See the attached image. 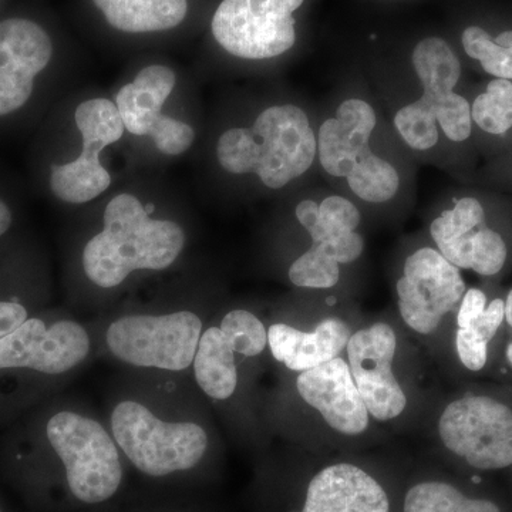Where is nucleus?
Masks as SVG:
<instances>
[{"mask_svg":"<svg viewBox=\"0 0 512 512\" xmlns=\"http://www.w3.org/2000/svg\"><path fill=\"white\" fill-rule=\"evenodd\" d=\"M394 316L365 319L345 357L367 412L387 433L419 431L436 392L427 389L416 343Z\"/></svg>","mask_w":512,"mask_h":512,"instance_id":"obj_1","label":"nucleus"},{"mask_svg":"<svg viewBox=\"0 0 512 512\" xmlns=\"http://www.w3.org/2000/svg\"><path fill=\"white\" fill-rule=\"evenodd\" d=\"M103 224L83 251L84 274L100 288H116L134 271H163L183 252V227L153 220L141 201L127 192L109 202Z\"/></svg>","mask_w":512,"mask_h":512,"instance_id":"obj_2","label":"nucleus"},{"mask_svg":"<svg viewBox=\"0 0 512 512\" xmlns=\"http://www.w3.org/2000/svg\"><path fill=\"white\" fill-rule=\"evenodd\" d=\"M316 151L318 141L308 116L293 104L269 107L252 128H231L217 144L218 161L227 173H254L272 190L305 174Z\"/></svg>","mask_w":512,"mask_h":512,"instance_id":"obj_3","label":"nucleus"},{"mask_svg":"<svg viewBox=\"0 0 512 512\" xmlns=\"http://www.w3.org/2000/svg\"><path fill=\"white\" fill-rule=\"evenodd\" d=\"M419 431L473 470L512 467V406L494 394L436 397Z\"/></svg>","mask_w":512,"mask_h":512,"instance_id":"obj_4","label":"nucleus"},{"mask_svg":"<svg viewBox=\"0 0 512 512\" xmlns=\"http://www.w3.org/2000/svg\"><path fill=\"white\" fill-rule=\"evenodd\" d=\"M293 393L301 407L303 436L319 450H355L387 436L367 412L345 355L293 373Z\"/></svg>","mask_w":512,"mask_h":512,"instance_id":"obj_5","label":"nucleus"},{"mask_svg":"<svg viewBox=\"0 0 512 512\" xmlns=\"http://www.w3.org/2000/svg\"><path fill=\"white\" fill-rule=\"evenodd\" d=\"M461 269L436 247H421L404 261L394 284L397 319L406 332L439 359L458 305L467 291Z\"/></svg>","mask_w":512,"mask_h":512,"instance_id":"obj_6","label":"nucleus"},{"mask_svg":"<svg viewBox=\"0 0 512 512\" xmlns=\"http://www.w3.org/2000/svg\"><path fill=\"white\" fill-rule=\"evenodd\" d=\"M111 430L128 460L151 477L191 470L207 453V431L200 424L168 423L131 400L117 404Z\"/></svg>","mask_w":512,"mask_h":512,"instance_id":"obj_7","label":"nucleus"},{"mask_svg":"<svg viewBox=\"0 0 512 512\" xmlns=\"http://www.w3.org/2000/svg\"><path fill=\"white\" fill-rule=\"evenodd\" d=\"M46 434L77 500L100 504L117 493L123 467L116 444L100 423L82 414L60 412L47 423Z\"/></svg>","mask_w":512,"mask_h":512,"instance_id":"obj_8","label":"nucleus"},{"mask_svg":"<svg viewBox=\"0 0 512 512\" xmlns=\"http://www.w3.org/2000/svg\"><path fill=\"white\" fill-rule=\"evenodd\" d=\"M202 335V320L195 313L124 316L107 330V346L128 365L157 369H187L194 362Z\"/></svg>","mask_w":512,"mask_h":512,"instance_id":"obj_9","label":"nucleus"},{"mask_svg":"<svg viewBox=\"0 0 512 512\" xmlns=\"http://www.w3.org/2000/svg\"><path fill=\"white\" fill-rule=\"evenodd\" d=\"M74 121L82 134V154L69 163L50 164L49 190L67 204H86L110 187L111 175L100 163V153L123 137L124 124L116 103L107 99L83 101Z\"/></svg>","mask_w":512,"mask_h":512,"instance_id":"obj_10","label":"nucleus"},{"mask_svg":"<svg viewBox=\"0 0 512 512\" xmlns=\"http://www.w3.org/2000/svg\"><path fill=\"white\" fill-rule=\"evenodd\" d=\"M55 40L35 18L0 19V124L23 116L55 59Z\"/></svg>","mask_w":512,"mask_h":512,"instance_id":"obj_11","label":"nucleus"},{"mask_svg":"<svg viewBox=\"0 0 512 512\" xmlns=\"http://www.w3.org/2000/svg\"><path fill=\"white\" fill-rule=\"evenodd\" d=\"M301 325L275 322L268 328V349L291 373L303 372L345 355L355 330L366 318L342 308L338 298L326 296L318 313Z\"/></svg>","mask_w":512,"mask_h":512,"instance_id":"obj_12","label":"nucleus"},{"mask_svg":"<svg viewBox=\"0 0 512 512\" xmlns=\"http://www.w3.org/2000/svg\"><path fill=\"white\" fill-rule=\"evenodd\" d=\"M175 83L177 77L170 67L153 64L140 70L136 79L121 87L116 96V106L128 133L153 138L157 150L165 156H181L195 140L190 124L163 114Z\"/></svg>","mask_w":512,"mask_h":512,"instance_id":"obj_13","label":"nucleus"},{"mask_svg":"<svg viewBox=\"0 0 512 512\" xmlns=\"http://www.w3.org/2000/svg\"><path fill=\"white\" fill-rule=\"evenodd\" d=\"M430 237L441 255L458 269L494 276L503 271L508 248L503 235L488 227L481 202L463 198L430 224Z\"/></svg>","mask_w":512,"mask_h":512,"instance_id":"obj_14","label":"nucleus"},{"mask_svg":"<svg viewBox=\"0 0 512 512\" xmlns=\"http://www.w3.org/2000/svg\"><path fill=\"white\" fill-rule=\"evenodd\" d=\"M90 352V339L79 323L60 320L47 326L42 319H26L0 339V370L30 369L62 375L80 365Z\"/></svg>","mask_w":512,"mask_h":512,"instance_id":"obj_15","label":"nucleus"},{"mask_svg":"<svg viewBox=\"0 0 512 512\" xmlns=\"http://www.w3.org/2000/svg\"><path fill=\"white\" fill-rule=\"evenodd\" d=\"M295 512H392V500L369 467L340 457L313 471Z\"/></svg>","mask_w":512,"mask_h":512,"instance_id":"obj_16","label":"nucleus"},{"mask_svg":"<svg viewBox=\"0 0 512 512\" xmlns=\"http://www.w3.org/2000/svg\"><path fill=\"white\" fill-rule=\"evenodd\" d=\"M212 35L222 49L247 60L284 55L296 42V20L254 15L247 0H222L211 22Z\"/></svg>","mask_w":512,"mask_h":512,"instance_id":"obj_17","label":"nucleus"},{"mask_svg":"<svg viewBox=\"0 0 512 512\" xmlns=\"http://www.w3.org/2000/svg\"><path fill=\"white\" fill-rule=\"evenodd\" d=\"M505 301H488L481 289L464 293L451 325V348L458 365L468 373L483 372L490 362L491 343L504 326Z\"/></svg>","mask_w":512,"mask_h":512,"instance_id":"obj_18","label":"nucleus"},{"mask_svg":"<svg viewBox=\"0 0 512 512\" xmlns=\"http://www.w3.org/2000/svg\"><path fill=\"white\" fill-rule=\"evenodd\" d=\"M376 113L366 101H343L335 119L326 120L319 130V160L333 177H348L360 154L369 147L376 128Z\"/></svg>","mask_w":512,"mask_h":512,"instance_id":"obj_19","label":"nucleus"},{"mask_svg":"<svg viewBox=\"0 0 512 512\" xmlns=\"http://www.w3.org/2000/svg\"><path fill=\"white\" fill-rule=\"evenodd\" d=\"M238 356L241 355L220 326L205 330L192 362L202 392L221 402L234 397L239 383Z\"/></svg>","mask_w":512,"mask_h":512,"instance_id":"obj_20","label":"nucleus"},{"mask_svg":"<svg viewBox=\"0 0 512 512\" xmlns=\"http://www.w3.org/2000/svg\"><path fill=\"white\" fill-rule=\"evenodd\" d=\"M110 26L126 33L177 28L188 13V0H93Z\"/></svg>","mask_w":512,"mask_h":512,"instance_id":"obj_21","label":"nucleus"},{"mask_svg":"<svg viewBox=\"0 0 512 512\" xmlns=\"http://www.w3.org/2000/svg\"><path fill=\"white\" fill-rule=\"evenodd\" d=\"M295 217L311 237V247L306 249V254L326 256L342 266L353 264L365 251L362 235L323 218L318 202H299Z\"/></svg>","mask_w":512,"mask_h":512,"instance_id":"obj_22","label":"nucleus"},{"mask_svg":"<svg viewBox=\"0 0 512 512\" xmlns=\"http://www.w3.org/2000/svg\"><path fill=\"white\" fill-rule=\"evenodd\" d=\"M413 66L423 84L424 99L436 101L454 92L461 76V64L450 45L440 37L420 40L414 47Z\"/></svg>","mask_w":512,"mask_h":512,"instance_id":"obj_23","label":"nucleus"},{"mask_svg":"<svg viewBox=\"0 0 512 512\" xmlns=\"http://www.w3.org/2000/svg\"><path fill=\"white\" fill-rule=\"evenodd\" d=\"M402 512H503L494 501L470 497L446 480L417 481L407 488Z\"/></svg>","mask_w":512,"mask_h":512,"instance_id":"obj_24","label":"nucleus"},{"mask_svg":"<svg viewBox=\"0 0 512 512\" xmlns=\"http://www.w3.org/2000/svg\"><path fill=\"white\" fill-rule=\"evenodd\" d=\"M350 190L360 200L370 204H382L392 200L400 187V177L389 161L383 160L370 147L365 148L348 174Z\"/></svg>","mask_w":512,"mask_h":512,"instance_id":"obj_25","label":"nucleus"},{"mask_svg":"<svg viewBox=\"0 0 512 512\" xmlns=\"http://www.w3.org/2000/svg\"><path fill=\"white\" fill-rule=\"evenodd\" d=\"M471 119L478 127L495 136H503L512 127V83L495 79L487 92L480 94L471 109Z\"/></svg>","mask_w":512,"mask_h":512,"instance_id":"obj_26","label":"nucleus"},{"mask_svg":"<svg viewBox=\"0 0 512 512\" xmlns=\"http://www.w3.org/2000/svg\"><path fill=\"white\" fill-rule=\"evenodd\" d=\"M394 127L414 150L426 151L439 141L437 120L429 101L420 97L412 104L402 107L394 116Z\"/></svg>","mask_w":512,"mask_h":512,"instance_id":"obj_27","label":"nucleus"},{"mask_svg":"<svg viewBox=\"0 0 512 512\" xmlns=\"http://www.w3.org/2000/svg\"><path fill=\"white\" fill-rule=\"evenodd\" d=\"M461 42L467 55L478 60L485 72L497 79H512V47L498 46L490 33L478 26L464 30Z\"/></svg>","mask_w":512,"mask_h":512,"instance_id":"obj_28","label":"nucleus"},{"mask_svg":"<svg viewBox=\"0 0 512 512\" xmlns=\"http://www.w3.org/2000/svg\"><path fill=\"white\" fill-rule=\"evenodd\" d=\"M429 103L433 107L437 124H440L441 130L451 141L460 143L470 137L473 119H471L470 104L464 97L453 92Z\"/></svg>","mask_w":512,"mask_h":512,"instance_id":"obj_29","label":"nucleus"},{"mask_svg":"<svg viewBox=\"0 0 512 512\" xmlns=\"http://www.w3.org/2000/svg\"><path fill=\"white\" fill-rule=\"evenodd\" d=\"M319 212L326 220L335 222L340 227L355 229V231L362 222V215L356 205L348 198L339 197V195H332L320 202Z\"/></svg>","mask_w":512,"mask_h":512,"instance_id":"obj_30","label":"nucleus"},{"mask_svg":"<svg viewBox=\"0 0 512 512\" xmlns=\"http://www.w3.org/2000/svg\"><path fill=\"white\" fill-rule=\"evenodd\" d=\"M305 0H247L254 15L271 18H289L303 5Z\"/></svg>","mask_w":512,"mask_h":512,"instance_id":"obj_31","label":"nucleus"},{"mask_svg":"<svg viewBox=\"0 0 512 512\" xmlns=\"http://www.w3.org/2000/svg\"><path fill=\"white\" fill-rule=\"evenodd\" d=\"M28 319V311L18 302L0 301V339L18 329Z\"/></svg>","mask_w":512,"mask_h":512,"instance_id":"obj_32","label":"nucleus"},{"mask_svg":"<svg viewBox=\"0 0 512 512\" xmlns=\"http://www.w3.org/2000/svg\"><path fill=\"white\" fill-rule=\"evenodd\" d=\"M13 220H15V215H13L12 204L8 198L3 197L2 191H0V238L8 234Z\"/></svg>","mask_w":512,"mask_h":512,"instance_id":"obj_33","label":"nucleus"},{"mask_svg":"<svg viewBox=\"0 0 512 512\" xmlns=\"http://www.w3.org/2000/svg\"><path fill=\"white\" fill-rule=\"evenodd\" d=\"M505 301V311H504V323L511 329L512 333V289L508 292L507 298ZM504 359L507 366L512 370V338L508 340L507 345L504 348Z\"/></svg>","mask_w":512,"mask_h":512,"instance_id":"obj_34","label":"nucleus"},{"mask_svg":"<svg viewBox=\"0 0 512 512\" xmlns=\"http://www.w3.org/2000/svg\"><path fill=\"white\" fill-rule=\"evenodd\" d=\"M146 210L148 214H151V212L154 211V205L153 204H147Z\"/></svg>","mask_w":512,"mask_h":512,"instance_id":"obj_35","label":"nucleus"},{"mask_svg":"<svg viewBox=\"0 0 512 512\" xmlns=\"http://www.w3.org/2000/svg\"><path fill=\"white\" fill-rule=\"evenodd\" d=\"M0 512H2V510H0Z\"/></svg>","mask_w":512,"mask_h":512,"instance_id":"obj_36","label":"nucleus"},{"mask_svg":"<svg viewBox=\"0 0 512 512\" xmlns=\"http://www.w3.org/2000/svg\"><path fill=\"white\" fill-rule=\"evenodd\" d=\"M0 2H2V0H0Z\"/></svg>","mask_w":512,"mask_h":512,"instance_id":"obj_37","label":"nucleus"}]
</instances>
